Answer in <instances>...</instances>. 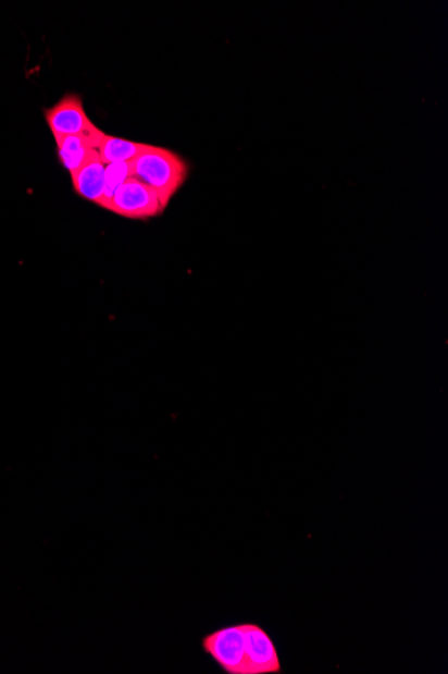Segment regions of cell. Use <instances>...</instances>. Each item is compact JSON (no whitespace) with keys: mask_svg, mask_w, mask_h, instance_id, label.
<instances>
[{"mask_svg":"<svg viewBox=\"0 0 448 674\" xmlns=\"http://www.w3.org/2000/svg\"><path fill=\"white\" fill-rule=\"evenodd\" d=\"M129 164L130 176L153 188L165 209L188 176L186 161L163 147L148 145Z\"/></svg>","mask_w":448,"mask_h":674,"instance_id":"cell-1","label":"cell"},{"mask_svg":"<svg viewBox=\"0 0 448 674\" xmlns=\"http://www.w3.org/2000/svg\"><path fill=\"white\" fill-rule=\"evenodd\" d=\"M59 148L60 162L71 175L77 173L86 163L100 158V142L84 135L54 136Z\"/></svg>","mask_w":448,"mask_h":674,"instance_id":"cell-6","label":"cell"},{"mask_svg":"<svg viewBox=\"0 0 448 674\" xmlns=\"http://www.w3.org/2000/svg\"><path fill=\"white\" fill-rule=\"evenodd\" d=\"M130 179V164L129 162H117L107 166L105 169V191L99 204V207L107 209L108 204L117 192V188L124 184L126 180Z\"/></svg>","mask_w":448,"mask_h":674,"instance_id":"cell-9","label":"cell"},{"mask_svg":"<svg viewBox=\"0 0 448 674\" xmlns=\"http://www.w3.org/2000/svg\"><path fill=\"white\" fill-rule=\"evenodd\" d=\"M206 654L227 674H245V624L217 628L202 639Z\"/></svg>","mask_w":448,"mask_h":674,"instance_id":"cell-4","label":"cell"},{"mask_svg":"<svg viewBox=\"0 0 448 674\" xmlns=\"http://www.w3.org/2000/svg\"><path fill=\"white\" fill-rule=\"evenodd\" d=\"M107 210L124 219L151 220L163 215L165 208L153 188L130 176L114 193Z\"/></svg>","mask_w":448,"mask_h":674,"instance_id":"cell-3","label":"cell"},{"mask_svg":"<svg viewBox=\"0 0 448 674\" xmlns=\"http://www.w3.org/2000/svg\"><path fill=\"white\" fill-rule=\"evenodd\" d=\"M43 117L53 136L84 135L101 143L107 135L91 122L82 96L76 94L65 95L57 105L46 108Z\"/></svg>","mask_w":448,"mask_h":674,"instance_id":"cell-2","label":"cell"},{"mask_svg":"<svg viewBox=\"0 0 448 674\" xmlns=\"http://www.w3.org/2000/svg\"><path fill=\"white\" fill-rule=\"evenodd\" d=\"M245 674H278L283 672L277 648L260 625L245 624Z\"/></svg>","mask_w":448,"mask_h":674,"instance_id":"cell-5","label":"cell"},{"mask_svg":"<svg viewBox=\"0 0 448 674\" xmlns=\"http://www.w3.org/2000/svg\"><path fill=\"white\" fill-rule=\"evenodd\" d=\"M146 143H137L114 138V136L105 135L99 147L101 162L105 166L117 162H130L137 156L146 150Z\"/></svg>","mask_w":448,"mask_h":674,"instance_id":"cell-8","label":"cell"},{"mask_svg":"<svg viewBox=\"0 0 448 674\" xmlns=\"http://www.w3.org/2000/svg\"><path fill=\"white\" fill-rule=\"evenodd\" d=\"M105 169L107 166L101 162L100 158L83 166L77 173L72 175L74 192L79 197L99 205L103 191H105Z\"/></svg>","mask_w":448,"mask_h":674,"instance_id":"cell-7","label":"cell"}]
</instances>
